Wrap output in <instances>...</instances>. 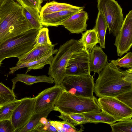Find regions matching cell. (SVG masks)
I'll use <instances>...</instances> for the list:
<instances>
[{"mask_svg": "<svg viewBox=\"0 0 132 132\" xmlns=\"http://www.w3.org/2000/svg\"><path fill=\"white\" fill-rule=\"evenodd\" d=\"M20 102L14 111L10 120L16 132L29 122L33 113L34 97H25L20 100Z\"/></svg>", "mask_w": 132, "mask_h": 132, "instance_id": "obj_9", "label": "cell"}, {"mask_svg": "<svg viewBox=\"0 0 132 132\" xmlns=\"http://www.w3.org/2000/svg\"><path fill=\"white\" fill-rule=\"evenodd\" d=\"M78 40L82 45L83 48L89 53L93 48L99 43L97 34L94 28L82 33L81 38Z\"/></svg>", "mask_w": 132, "mask_h": 132, "instance_id": "obj_19", "label": "cell"}, {"mask_svg": "<svg viewBox=\"0 0 132 132\" xmlns=\"http://www.w3.org/2000/svg\"><path fill=\"white\" fill-rule=\"evenodd\" d=\"M15 131L10 120L0 121V132H15Z\"/></svg>", "mask_w": 132, "mask_h": 132, "instance_id": "obj_35", "label": "cell"}, {"mask_svg": "<svg viewBox=\"0 0 132 132\" xmlns=\"http://www.w3.org/2000/svg\"><path fill=\"white\" fill-rule=\"evenodd\" d=\"M89 53L83 47L72 53L67 65V76L90 75Z\"/></svg>", "mask_w": 132, "mask_h": 132, "instance_id": "obj_10", "label": "cell"}, {"mask_svg": "<svg viewBox=\"0 0 132 132\" xmlns=\"http://www.w3.org/2000/svg\"><path fill=\"white\" fill-rule=\"evenodd\" d=\"M117 55L121 57L130 50L132 45V11H130L124 19L121 29L116 37L114 44Z\"/></svg>", "mask_w": 132, "mask_h": 132, "instance_id": "obj_11", "label": "cell"}, {"mask_svg": "<svg viewBox=\"0 0 132 132\" xmlns=\"http://www.w3.org/2000/svg\"><path fill=\"white\" fill-rule=\"evenodd\" d=\"M97 2L98 12L103 16L110 34L116 37L124 21L122 9L115 0H97Z\"/></svg>", "mask_w": 132, "mask_h": 132, "instance_id": "obj_6", "label": "cell"}, {"mask_svg": "<svg viewBox=\"0 0 132 132\" xmlns=\"http://www.w3.org/2000/svg\"><path fill=\"white\" fill-rule=\"evenodd\" d=\"M46 44H52L49 37V30L47 27H43L39 30L35 39L34 46Z\"/></svg>", "mask_w": 132, "mask_h": 132, "instance_id": "obj_29", "label": "cell"}, {"mask_svg": "<svg viewBox=\"0 0 132 132\" xmlns=\"http://www.w3.org/2000/svg\"><path fill=\"white\" fill-rule=\"evenodd\" d=\"M82 114L90 123L103 122L111 124L116 122L113 117L103 111L89 112Z\"/></svg>", "mask_w": 132, "mask_h": 132, "instance_id": "obj_21", "label": "cell"}, {"mask_svg": "<svg viewBox=\"0 0 132 132\" xmlns=\"http://www.w3.org/2000/svg\"><path fill=\"white\" fill-rule=\"evenodd\" d=\"M98 101L102 111L113 117L116 121L132 117V109L115 97H101Z\"/></svg>", "mask_w": 132, "mask_h": 132, "instance_id": "obj_8", "label": "cell"}, {"mask_svg": "<svg viewBox=\"0 0 132 132\" xmlns=\"http://www.w3.org/2000/svg\"><path fill=\"white\" fill-rule=\"evenodd\" d=\"M23 12L26 18L33 29L39 30L43 27L39 13L36 10L26 7H23Z\"/></svg>", "mask_w": 132, "mask_h": 132, "instance_id": "obj_24", "label": "cell"}, {"mask_svg": "<svg viewBox=\"0 0 132 132\" xmlns=\"http://www.w3.org/2000/svg\"><path fill=\"white\" fill-rule=\"evenodd\" d=\"M79 6L66 3H58L54 1L47 3L41 7L39 13L40 16L61 11L75 9Z\"/></svg>", "mask_w": 132, "mask_h": 132, "instance_id": "obj_20", "label": "cell"}, {"mask_svg": "<svg viewBox=\"0 0 132 132\" xmlns=\"http://www.w3.org/2000/svg\"><path fill=\"white\" fill-rule=\"evenodd\" d=\"M53 110V108L40 113H33L28 123L16 132H31L36 127L40 125L41 119L44 117L47 118L50 113Z\"/></svg>", "mask_w": 132, "mask_h": 132, "instance_id": "obj_23", "label": "cell"}, {"mask_svg": "<svg viewBox=\"0 0 132 132\" xmlns=\"http://www.w3.org/2000/svg\"><path fill=\"white\" fill-rule=\"evenodd\" d=\"M39 30L31 29L0 44V61L8 58H18L32 49Z\"/></svg>", "mask_w": 132, "mask_h": 132, "instance_id": "obj_5", "label": "cell"}, {"mask_svg": "<svg viewBox=\"0 0 132 132\" xmlns=\"http://www.w3.org/2000/svg\"><path fill=\"white\" fill-rule=\"evenodd\" d=\"M58 117L74 127L78 125L90 123L82 113L66 114L60 113V115Z\"/></svg>", "mask_w": 132, "mask_h": 132, "instance_id": "obj_25", "label": "cell"}, {"mask_svg": "<svg viewBox=\"0 0 132 132\" xmlns=\"http://www.w3.org/2000/svg\"><path fill=\"white\" fill-rule=\"evenodd\" d=\"M108 28L107 23L103 16L98 12L94 28L97 34L100 46L103 48H105V36Z\"/></svg>", "mask_w": 132, "mask_h": 132, "instance_id": "obj_22", "label": "cell"}, {"mask_svg": "<svg viewBox=\"0 0 132 132\" xmlns=\"http://www.w3.org/2000/svg\"><path fill=\"white\" fill-rule=\"evenodd\" d=\"M58 50L54 49L53 50L45 57L39 60L33 61L23 63L17 65L16 66L10 68L9 74H13L17 70L22 68H27L26 73L32 69L37 70L42 69L45 65H50L53 58V55L56 54Z\"/></svg>", "mask_w": 132, "mask_h": 132, "instance_id": "obj_17", "label": "cell"}, {"mask_svg": "<svg viewBox=\"0 0 132 132\" xmlns=\"http://www.w3.org/2000/svg\"><path fill=\"white\" fill-rule=\"evenodd\" d=\"M78 40L73 39L61 45L50 65L48 74L54 79L55 85H61L67 76L66 68L72 53L83 47Z\"/></svg>", "mask_w": 132, "mask_h": 132, "instance_id": "obj_4", "label": "cell"}, {"mask_svg": "<svg viewBox=\"0 0 132 132\" xmlns=\"http://www.w3.org/2000/svg\"><path fill=\"white\" fill-rule=\"evenodd\" d=\"M20 100H14L0 106V121L10 120L13 113L20 103Z\"/></svg>", "mask_w": 132, "mask_h": 132, "instance_id": "obj_26", "label": "cell"}, {"mask_svg": "<svg viewBox=\"0 0 132 132\" xmlns=\"http://www.w3.org/2000/svg\"><path fill=\"white\" fill-rule=\"evenodd\" d=\"M93 75H70L67 76L61 85L70 93L76 96L91 98L93 95L94 86Z\"/></svg>", "mask_w": 132, "mask_h": 132, "instance_id": "obj_7", "label": "cell"}, {"mask_svg": "<svg viewBox=\"0 0 132 132\" xmlns=\"http://www.w3.org/2000/svg\"><path fill=\"white\" fill-rule=\"evenodd\" d=\"M108 63L106 55L100 46L96 45L89 53V65L90 72L98 73Z\"/></svg>", "mask_w": 132, "mask_h": 132, "instance_id": "obj_16", "label": "cell"}, {"mask_svg": "<svg viewBox=\"0 0 132 132\" xmlns=\"http://www.w3.org/2000/svg\"><path fill=\"white\" fill-rule=\"evenodd\" d=\"M51 124L59 132H78L82 131L79 130L65 121H50Z\"/></svg>", "mask_w": 132, "mask_h": 132, "instance_id": "obj_30", "label": "cell"}, {"mask_svg": "<svg viewBox=\"0 0 132 132\" xmlns=\"http://www.w3.org/2000/svg\"><path fill=\"white\" fill-rule=\"evenodd\" d=\"M23 7L14 0H5L0 6V44L33 29L26 18Z\"/></svg>", "mask_w": 132, "mask_h": 132, "instance_id": "obj_1", "label": "cell"}, {"mask_svg": "<svg viewBox=\"0 0 132 132\" xmlns=\"http://www.w3.org/2000/svg\"><path fill=\"white\" fill-rule=\"evenodd\" d=\"M123 73L124 80L129 82L132 83V68L123 71Z\"/></svg>", "mask_w": 132, "mask_h": 132, "instance_id": "obj_36", "label": "cell"}, {"mask_svg": "<svg viewBox=\"0 0 132 132\" xmlns=\"http://www.w3.org/2000/svg\"><path fill=\"white\" fill-rule=\"evenodd\" d=\"M5 0H0V6Z\"/></svg>", "mask_w": 132, "mask_h": 132, "instance_id": "obj_37", "label": "cell"}, {"mask_svg": "<svg viewBox=\"0 0 132 132\" xmlns=\"http://www.w3.org/2000/svg\"><path fill=\"white\" fill-rule=\"evenodd\" d=\"M23 7H28L35 9L39 13L43 0H16Z\"/></svg>", "mask_w": 132, "mask_h": 132, "instance_id": "obj_32", "label": "cell"}, {"mask_svg": "<svg viewBox=\"0 0 132 132\" xmlns=\"http://www.w3.org/2000/svg\"><path fill=\"white\" fill-rule=\"evenodd\" d=\"M56 44L34 46L31 50L18 57L16 65L23 63L35 61L48 55L54 49Z\"/></svg>", "mask_w": 132, "mask_h": 132, "instance_id": "obj_15", "label": "cell"}, {"mask_svg": "<svg viewBox=\"0 0 132 132\" xmlns=\"http://www.w3.org/2000/svg\"><path fill=\"white\" fill-rule=\"evenodd\" d=\"M115 123L110 124L112 132H132V117L118 121Z\"/></svg>", "mask_w": 132, "mask_h": 132, "instance_id": "obj_28", "label": "cell"}, {"mask_svg": "<svg viewBox=\"0 0 132 132\" xmlns=\"http://www.w3.org/2000/svg\"><path fill=\"white\" fill-rule=\"evenodd\" d=\"M31 132H55L57 131L54 127L51 125L49 121L46 123L41 124L37 127Z\"/></svg>", "mask_w": 132, "mask_h": 132, "instance_id": "obj_34", "label": "cell"}, {"mask_svg": "<svg viewBox=\"0 0 132 132\" xmlns=\"http://www.w3.org/2000/svg\"><path fill=\"white\" fill-rule=\"evenodd\" d=\"M2 64V62L0 61V67L1 66Z\"/></svg>", "mask_w": 132, "mask_h": 132, "instance_id": "obj_38", "label": "cell"}, {"mask_svg": "<svg viewBox=\"0 0 132 132\" xmlns=\"http://www.w3.org/2000/svg\"><path fill=\"white\" fill-rule=\"evenodd\" d=\"M53 110L63 114L99 112L101 108L98 100L72 94L64 88L62 90L53 107Z\"/></svg>", "mask_w": 132, "mask_h": 132, "instance_id": "obj_3", "label": "cell"}, {"mask_svg": "<svg viewBox=\"0 0 132 132\" xmlns=\"http://www.w3.org/2000/svg\"><path fill=\"white\" fill-rule=\"evenodd\" d=\"M123 70L108 63L98 74L94 84V92L98 97H115L118 95L132 90V83L124 80Z\"/></svg>", "mask_w": 132, "mask_h": 132, "instance_id": "obj_2", "label": "cell"}, {"mask_svg": "<svg viewBox=\"0 0 132 132\" xmlns=\"http://www.w3.org/2000/svg\"><path fill=\"white\" fill-rule=\"evenodd\" d=\"M115 97L132 109V90L119 94Z\"/></svg>", "mask_w": 132, "mask_h": 132, "instance_id": "obj_33", "label": "cell"}, {"mask_svg": "<svg viewBox=\"0 0 132 132\" xmlns=\"http://www.w3.org/2000/svg\"><path fill=\"white\" fill-rule=\"evenodd\" d=\"M46 1H47V0H45Z\"/></svg>", "mask_w": 132, "mask_h": 132, "instance_id": "obj_39", "label": "cell"}, {"mask_svg": "<svg viewBox=\"0 0 132 132\" xmlns=\"http://www.w3.org/2000/svg\"><path fill=\"white\" fill-rule=\"evenodd\" d=\"M63 89L62 85H55L39 93L34 97L35 102L33 113H40L53 108Z\"/></svg>", "mask_w": 132, "mask_h": 132, "instance_id": "obj_12", "label": "cell"}, {"mask_svg": "<svg viewBox=\"0 0 132 132\" xmlns=\"http://www.w3.org/2000/svg\"><path fill=\"white\" fill-rule=\"evenodd\" d=\"M11 80L13 83L12 89L13 90L15 87L16 83L18 81L24 83L28 85H31L38 82H46L53 84L54 82L53 79L50 76L46 75L34 76L27 73L17 74Z\"/></svg>", "mask_w": 132, "mask_h": 132, "instance_id": "obj_18", "label": "cell"}, {"mask_svg": "<svg viewBox=\"0 0 132 132\" xmlns=\"http://www.w3.org/2000/svg\"><path fill=\"white\" fill-rule=\"evenodd\" d=\"M84 6H79L77 9L65 10L40 16L41 23L46 27H57L71 16L76 13L83 11Z\"/></svg>", "mask_w": 132, "mask_h": 132, "instance_id": "obj_13", "label": "cell"}, {"mask_svg": "<svg viewBox=\"0 0 132 132\" xmlns=\"http://www.w3.org/2000/svg\"><path fill=\"white\" fill-rule=\"evenodd\" d=\"M87 13L82 11L72 15L61 24L71 33L79 34L87 30Z\"/></svg>", "mask_w": 132, "mask_h": 132, "instance_id": "obj_14", "label": "cell"}, {"mask_svg": "<svg viewBox=\"0 0 132 132\" xmlns=\"http://www.w3.org/2000/svg\"><path fill=\"white\" fill-rule=\"evenodd\" d=\"M115 66L118 68H132V53L130 52L121 58L110 61Z\"/></svg>", "mask_w": 132, "mask_h": 132, "instance_id": "obj_31", "label": "cell"}, {"mask_svg": "<svg viewBox=\"0 0 132 132\" xmlns=\"http://www.w3.org/2000/svg\"><path fill=\"white\" fill-rule=\"evenodd\" d=\"M13 91L0 82V106L16 99Z\"/></svg>", "mask_w": 132, "mask_h": 132, "instance_id": "obj_27", "label": "cell"}]
</instances>
